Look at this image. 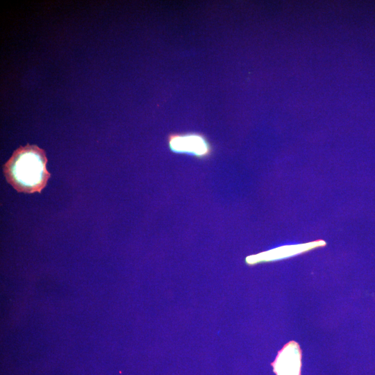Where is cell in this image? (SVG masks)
Listing matches in <instances>:
<instances>
[{"mask_svg": "<svg viewBox=\"0 0 375 375\" xmlns=\"http://www.w3.org/2000/svg\"><path fill=\"white\" fill-rule=\"evenodd\" d=\"M274 367L277 375H300L301 352L298 344H287L278 353Z\"/></svg>", "mask_w": 375, "mask_h": 375, "instance_id": "cell-4", "label": "cell"}, {"mask_svg": "<svg viewBox=\"0 0 375 375\" xmlns=\"http://www.w3.org/2000/svg\"><path fill=\"white\" fill-rule=\"evenodd\" d=\"M167 144L173 153L190 155L201 160L209 158L212 153L210 142L200 133H171L167 137Z\"/></svg>", "mask_w": 375, "mask_h": 375, "instance_id": "cell-2", "label": "cell"}, {"mask_svg": "<svg viewBox=\"0 0 375 375\" xmlns=\"http://www.w3.org/2000/svg\"><path fill=\"white\" fill-rule=\"evenodd\" d=\"M324 245H325V242L322 240L301 244L286 245L257 255L249 256L246 260L248 264L252 265L259 262L281 260Z\"/></svg>", "mask_w": 375, "mask_h": 375, "instance_id": "cell-3", "label": "cell"}, {"mask_svg": "<svg viewBox=\"0 0 375 375\" xmlns=\"http://www.w3.org/2000/svg\"><path fill=\"white\" fill-rule=\"evenodd\" d=\"M43 149L35 144L20 146L3 165L7 182L18 192L40 193L51 176Z\"/></svg>", "mask_w": 375, "mask_h": 375, "instance_id": "cell-1", "label": "cell"}]
</instances>
